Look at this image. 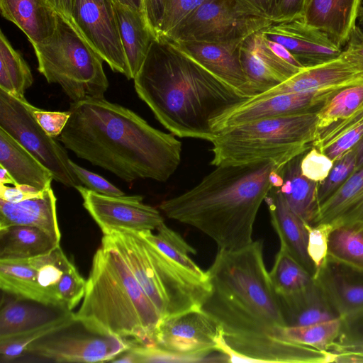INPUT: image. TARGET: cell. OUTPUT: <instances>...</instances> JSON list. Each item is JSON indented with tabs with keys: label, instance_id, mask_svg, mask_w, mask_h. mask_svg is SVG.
<instances>
[{
	"label": "cell",
	"instance_id": "obj_1",
	"mask_svg": "<svg viewBox=\"0 0 363 363\" xmlns=\"http://www.w3.org/2000/svg\"><path fill=\"white\" fill-rule=\"evenodd\" d=\"M59 141L80 159L122 180L167 181L181 161L182 143L132 110L104 97L72 102Z\"/></svg>",
	"mask_w": 363,
	"mask_h": 363
},
{
	"label": "cell",
	"instance_id": "obj_2",
	"mask_svg": "<svg viewBox=\"0 0 363 363\" xmlns=\"http://www.w3.org/2000/svg\"><path fill=\"white\" fill-rule=\"evenodd\" d=\"M134 79V88L172 134L211 142L216 121L248 97L158 36Z\"/></svg>",
	"mask_w": 363,
	"mask_h": 363
},
{
	"label": "cell",
	"instance_id": "obj_3",
	"mask_svg": "<svg viewBox=\"0 0 363 363\" xmlns=\"http://www.w3.org/2000/svg\"><path fill=\"white\" fill-rule=\"evenodd\" d=\"M283 166L273 161L216 166L194 187L159 207L169 218L208 235L218 250H238L253 242L259 208L270 189L282 184Z\"/></svg>",
	"mask_w": 363,
	"mask_h": 363
},
{
	"label": "cell",
	"instance_id": "obj_4",
	"mask_svg": "<svg viewBox=\"0 0 363 363\" xmlns=\"http://www.w3.org/2000/svg\"><path fill=\"white\" fill-rule=\"evenodd\" d=\"M211 291L201 311L224 340L279 337L286 326L263 257V242L235 251L218 250L206 271Z\"/></svg>",
	"mask_w": 363,
	"mask_h": 363
},
{
	"label": "cell",
	"instance_id": "obj_5",
	"mask_svg": "<svg viewBox=\"0 0 363 363\" xmlns=\"http://www.w3.org/2000/svg\"><path fill=\"white\" fill-rule=\"evenodd\" d=\"M74 318L89 332L150 347H156L155 333L162 319L120 253L103 242Z\"/></svg>",
	"mask_w": 363,
	"mask_h": 363
},
{
	"label": "cell",
	"instance_id": "obj_6",
	"mask_svg": "<svg viewBox=\"0 0 363 363\" xmlns=\"http://www.w3.org/2000/svg\"><path fill=\"white\" fill-rule=\"evenodd\" d=\"M103 233L101 242L120 253L162 319L200 309L210 284L186 274L139 232L117 229Z\"/></svg>",
	"mask_w": 363,
	"mask_h": 363
},
{
	"label": "cell",
	"instance_id": "obj_7",
	"mask_svg": "<svg viewBox=\"0 0 363 363\" xmlns=\"http://www.w3.org/2000/svg\"><path fill=\"white\" fill-rule=\"evenodd\" d=\"M317 111L266 118L224 129L211 142L214 166L273 161L284 165L310 150L318 135Z\"/></svg>",
	"mask_w": 363,
	"mask_h": 363
},
{
	"label": "cell",
	"instance_id": "obj_8",
	"mask_svg": "<svg viewBox=\"0 0 363 363\" xmlns=\"http://www.w3.org/2000/svg\"><path fill=\"white\" fill-rule=\"evenodd\" d=\"M33 46L39 72L48 83L59 84L72 102L104 97L108 81L103 60L71 20L57 14L53 34Z\"/></svg>",
	"mask_w": 363,
	"mask_h": 363
},
{
	"label": "cell",
	"instance_id": "obj_9",
	"mask_svg": "<svg viewBox=\"0 0 363 363\" xmlns=\"http://www.w3.org/2000/svg\"><path fill=\"white\" fill-rule=\"evenodd\" d=\"M26 99L0 89V128L25 147L67 187L81 184L72 170L65 146L48 135L37 122Z\"/></svg>",
	"mask_w": 363,
	"mask_h": 363
},
{
	"label": "cell",
	"instance_id": "obj_10",
	"mask_svg": "<svg viewBox=\"0 0 363 363\" xmlns=\"http://www.w3.org/2000/svg\"><path fill=\"white\" fill-rule=\"evenodd\" d=\"M272 23L242 13L234 0H205L163 37L172 42L242 41Z\"/></svg>",
	"mask_w": 363,
	"mask_h": 363
},
{
	"label": "cell",
	"instance_id": "obj_11",
	"mask_svg": "<svg viewBox=\"0 0 363 363\" xmlns=\"http://www.w3.org/2000/svg\"><path fill=\"white\" fill-rule=\"evenodd\" d=\"M71 21L102 60L129 79L113 0H73Z\"/></svg>",
	"mask_w": 363,
	"mask_h": 363
},
{
	"label": "cell",
	"instance_id": "obj_12",
	"mask_svg": "<svg viewBox=\"0 0 363 363\" xmlns=\"http://www.w3.org/2000/svg\"><path fill=\"white\" fill-rule=\"evenodd\" d=\"M240 55L251 98L272 89L304 69L283 45L267 39L261 30L243 40Z\"/></svg>",
	"mask_w": 363,
	"mask_h": 363
},
{
	"label": "cell",
	"instance_id": "obj_13",
	"mask_svg": "<svg viewBox=\"0 0 363 363\" xmlns=\"http://www.w3.org/2000/svg\"><path fill=\"white\" fill-rule=\"evenodd\" d=\"M219 329L201 309L192 310L172 318L162 319L155 333L156 347L168 352L201 357L205 362H226V356L218 351Z\"/></svg>",
	"mask_w": 363,
	"mask_h": 363
},
{
	"label": "cell",
	"instance_id": "obj_14",
	"mask_svg": "<svg viewBox=\"0 0 363 363\" xmlns=\"http://www.w3.org/2000/svg\"><path fill=\"white\" fill-rule=\"evenodd\" d=\"M74 188L83 199L84 208L103 233L117 229L152 231L164 223L160 211L145 204L142 196H107L92 191L81 184Z\"/></svg>",
	"mask_w": 363,
	"mask_h": 363
},
{
	"label": "cell",
	"instance_id": "obj_15",
	"mask_svg": "<svg viewBox=\"0 0 363 363\" xmlns=\"http://www.w3.org/2000/svg\"><path fill=\"white\" fill-rule=\"evenodd\" d=\"M132 346L125 339L112 335H59V332L45 337L26 350L36 356L57 362H111Z\"/></svg>",
	"mask_w": 363,
	"mask_h": 363
},
{
	"label": "cell",
	"instance_id": "obj_16",
	"mask_svg": "<svg viewBox=\"0 0 363 363\" xmlns=\"http://www.w3.org/2000/svg\"><path fill=\"white\" fill-rule=\"evenodd\" d=\"M218 351L228 356L229 362H335L336 354L276 336H261L225 340L220 332Z\"/></svg>",
	"mask_w": 363,
	"mask_h": 363
},
{
	"label": "cell",
	"instance_id": "obj_17",
	"mask_svg": "<svg viewBox=\"0 0 363 363\" xmlns=\"http://www.w3.org/2000/svg\"><path fill=\"white\" fill-rule=\"evenodd\" d=\"M336 91L286 93L262 99L250 98L218 119L213 130L217 135L224 129L255 121L318 111Z\"/></svg>",
	"mask_w": 363,
	"mask_h": 363
},
{
	"label": "cell",
	"instance_id": "obj_18",
	"mask_svg": "<svg viewBox=\"0 0 363 363\" xmlns=\"http://www.w3.org/2000/svg\"><path fill=\"white\" fill-rule=\"evenodd\" d=\"M261 32L267 39L283 45L304 68L334 60L342 52L325 33L303 18L272 23Z\"/></svg>",
	"mask_w": 363,
	"mask_h": 363
},
{
	"label": "cell",
	"instance_id": "obj_19",
	"mask_svg": "<svg viewBox=\"0 0 363 363\" xmlns=\"http://www.w3.org/2000/svg\"><path fill=\"white\" fill-rule=\"evenodd\" d=\"M362 83L363 67L341 54L330 61L306 67L283 83L251 99H262L286 93L335 91Z\"/></svg>",
	"mask_w": 363,
	"mask_h": 363
},
{
	"label": "cell",
	"instance_id": "obj_20",
	"mask_svg": "<svg viewBox=\"0 0 363 363\" xmlns=\"http://www.w3.org/2000/svg\"><path fill=\"white\" fill-rule=\"evenodd\" d=\"M314 280L340 318L363 309L362 269L328 255Z\"/></svg>",
	"mask_w": 363,
	"mask_h": 363
},
{
	"label": "cell",
	"instance_id": "obj_21",
	"mask_svg": "<svg viewBox=\"0 0 363 363\" xmlns=\"http://www.w3.org/2000/svg\"><path fill=\"white\" fill-rule=\"evenodd\" d=\"M242 41L171 42L218 78L251 98L240 61V50Z\"/></svg>",
	"mask_w": 363,
	"mask_h": 363
},
{
	"label": "cell",
	"instance_id": "obj_22",
	"mask_svg": "<svg viewBox=\"0 0 363 363\" xmlns=\"http://www.w3.org/2000/svg\"><path fill=\"white\" fill-rule=\"evenodd\" d=\"M264 201L272 225L279 237L280 247L314 278L317 267L308 252L307 224L290 208L278 187L270 189Z\"/></svg>",
	"mask_w": 363,
	"mask_h": 363
},
{
	"label": "cell",
	"instance_id": "obj_23",
	"mask_svg": "<svg viewBox=\"0 0 363 363\" xmlns=\"http://www.w3.org/2000/svg\"><path fill=\"white\" fill-rule=\"evenodd\" d=\"M319 224L363 230V167L319 206L311 226Z\"/></svg>",
	"mask_w": 363,
	"mask_h": 363
},
{
	"label": "cell",
	"instance_id": "obj_24",
	"mask_svg": "<svg viewBox=\"0 0 363 363\" xmlns=\"http://www.w3.org/2000/svg\"><path fill=\"white\" fill-rule=\"evenodd\" d=\"M12 225L38 228L60 242L61 234L57 216V198L52 186L40 195L20 202L0 199V229Z\"/></svg>",
	"mask_w": 363,
	"mask_h": 363
},
{
	"label": "cell",
	"instance_id": "obj_25",
	"mask_svg": "<svg viewBox=\"0 0 363 363\" xmlns=\"http://www.w3.org/2000/svg\"><path fill=\"white\" fill-rule=\"evenodd\" d=\"M362 0H306L303 20L342 48L356 25Z\"/></svg>",
	"mask_w": 363,
	"mask_h": 363
},
{
	"label": "cell",
	"instance_id": "obj_26",
	"mask_svg": "<svg viewBox=\"0 0 363 363\" xmlns=\"http://www.w3.org/2000/svg\"><path fill=\"white\" fill-rule=\"evenodd\" d=\"M0 9L33 45L48 40L55 30L58 13L47 0H0Z\"/></svg>",
	"mask_w": 363,
	"mask_h": 363
},
{
	"label": "cell",
	"instance_id": "obj_27",
	"mask_svg": "<svg viewBox=\"0 0 363 363\" xmlns=\"http://www.w3.org/2000/svg\"><path fill=\"white\" fill-rule=\"evenodd\" d=\"M277 294L286 326H303L340 318L315 280L300 290Z\"/></svg>",
	"mask_w": 363,
	"mask_h": 363
},
{
	"label": "cell",
	"instance_id": "obj_28",
	"mask_svg": "<svg viewBox=\"0 0 363 363\" xmlns=\"http://www.w3.org/2000/svg\"><path fill=\"white\" fill-rule=\"evenodd\" d=\"M114 6L129 69V79H133L157 36L150 26L143 11L118 3H114Z\"/></svg>",
	"mask_w": 363,
	"mask_h": 363
},
{
	"label": "cell",
	"instance_id": "obj_29",
	"mask_svg": "<svg viewBox=\"0 0 363 363\" xmlns=\"http://www.w3.org/2000/svg\"><path fill=\"white\" fill-rule=\"evenodd\" d=\"M0 166L15 185H28L40 191L51 187V172L4 129L0 128Z\"/></svg>",
	"mask_w": 363,
	"mask_h": 363
},
{
	"label": "cell",
	"instance_id": "obj_30",
	"mask_svg": "<svg viewBox=\"0 0 363 363\" xmlns=\"http://www.w3.org/2000/svg\"><path fill=\"white\" fill-rule=\"evenodd\" d=\"M305 152L282 167L279 172L282 184L278 188L290 208L308 225H311L318 208V183L306 178L301 172V162Z\"/></svg>",
	"mask_w": 363,
	"mask_h": 363
},
{
	"label": "cell",
	"instance_id": "obj_31",
	"mask_svg": "<svg viewBox=\"0 0 363 363\" xmlns=\"http://www.w3.org/2000/svg\"><path fill=\"white\" fill-rule=\"evenodd\" d=\"M59 245L60 242L36 227L12 225L0 229V259L37 257Z\"/></svg>",
	"mask_w": 363,
	"mask_h": 363
},
{
	"label": "cell",
	"instance_id": "obj_32",
	"mask_svg": "<svg viewBox=\"0 0 363 363\" xmlns=\"http://www.w3.org/2000/svg\"><path fill=\"white\" fill-rule=\"evenodd\" d=\"M60 309L61 308L15 297V300L1 306L0 339L40 326L67 312L57 313V310Z\"/></svg>",
	"mask_w": 363,
	"mask_h": 363
},
{
	"label": "cell",
	"instance_id": "obj_33",
	"mask_svg": "<svg viewBox=\"0 0 363 363\" xmlns=\"http://www.w3.org/2000/svg\"><path fill=\"white\" fill-rule=\"evenodd\" d=\"M157 233L151 230L139 232L151 241L172 262L193 278L203 283L209 284L207 272L203 271L191 258L196 250L189 245L177 232L169 228L164 223L160 225Z\"/></svg>",
	"mask_w": 363,
	"mask_h": 363
},
{
	"label": "cell",
	"instance_id": "obj_34",
	"mask_svg": "<svg viewBox=\"0 0 363 363\" xmlns=\"http://www.w3.org/2000/svg\"><path fill=\"white\" fill-rule=\"evenodd\" d=\"M0 287L16 298L44 304L36 281V270L30 259H0Z\"/></svg>",
	"mask_w": 363,
	"mask_h": 363
},
{
	"label": "cell",
	"instance_id": "obj_35",
	"mask_svg": "<svg viewBox=\"0 0 363 363\" xmlns=\"http://www.w3.org/2000/svg\"><path fill=\"white\" fill-rule=\"evenodd\" d=\"M33 83L31 71L21 54L0 32V89L19 99Z\"/></svg>",
	"mask_w": 363,
	"mask_h": 363
},
{
	"label": "cell",
	"instance_id": "obj_36",
	"mask_svg": "<svg viewBox=\"0 0 363 363\" xmlns=\"http://www.w3.org/2000/svg\"><path fill=\"white\" fill-rule=\"evenodd\" d=\"M30 260L36 270V281L44 304L62 309L57 298V289L65 270L72 262L60 245L50 253Z\"/></svg>",
	"mask_w": 363,
	"mask_h": 363
},
{
	"label": "cell",
	"instance_id": "obj_37",
	"mask_svg": "<svg viewBox=\"0 0 363 363\" xmlns=\"http://www.w3.org/2000/svg\"><path fill=\"white\" fill-rule=\"evenodd\" d=\"M75 323L77 322L75 320L74 313L69 311L40 326L0 339L1 361L9 362L19 357L33 342L66 330Z\"/></svg>",
	"mask_w": 363,
	"mask_h": 363
},
{
	"label": "cell",
	"instance_id": "obj_38",
	"mask_svg": "<svg viewBox=\"0 0 363 363\" xmlns=\"http://www.w3.org/2000/svg\"><path fill=\"white\" fill-rule=\"evenodd\" d=\"M363 108V83L336 91L317 111L319 130L351 117Z\"/></svg>",
	"mask_w": 363,
	"mask_h": 363
},
{
	"label": "cell",
	"instance_id": "obj_39",
	"mask_svg": "<svg viewBox=\"0 0 363 363\" xmlns=\"http://www.w3.org/2000/svg\"><path fill=\"white\" fill-rule=\"evenodd\" d=\"M269 276L278 294L300 290L314 281L313 277L281 247Z\"/></svg>",
	"mask_w": 363,
	"mask_h": 363
},
{
	"label": "cell",
	"instance_id": "obj_40",
	"mask_svg": "<svg viewBox=\"0 0 363 363\" xmlns=\"http://www.w3.org/2000/svg\"><path fill=\"white\" fill-rule=\"evenodd\" d=\"M340 323V318H336L303 326H284L280 330L279 337L319 350L328 351L338 335Z\"/></svg>",
	"mask_w": 363,
	"mask_h": 363
},
{
	"label": "cell",
	"instance_id": "obj_41",
	"mask_svg": "<svg viewBox=\"0 0 363 363\" xmlns=\"http://www.w3.org/2000/svg\"><path fill=\"white\" fill-rule=\"evenodd\" d=\"M328 255L363 269V230L333 229L328 238Z\"/></svg>",
	"mask_w": 363,
	"mask_h": 363
},
{
	"label": "cell",
	"instance_id": "obj_42",
	"mask_svg": "<svg viewBox=\"0 0 363 363\" xmlns=\"http://www.w3.org/2000/svg\"><path fill=\"white\" fill-rule=\"evenodd\" d=\"M338 335L328 352L363 355V309L340 318Z\"/></svg>",
	"mask_w": 363,
	"mask_h": 363
},
{
	"label": "cell",
	"instance_id": "obj_43",
	"mask_svg": "<svg viewBox=\"0 0 363 363\" xmlns=\"http://www.w3.org/2000/svg\"><path fill=\"white\" fill-rule=\"evenodd\" d=\"M355 147L342 157L335 161L328 177L323 182L318 183V207L332 196L356 170Z\"/></svg>",
	"mask_w": 363,
	"mask_h": 363
},
{
	"label": "cell",
	"instance_id": "obj_44",
	"mask_svg": "<svg viewBox=\"0 0 363 363\" xmlns=\"http://www.w3.org/2000/svg\"><path fill=\"white\" fill-rule=\"evenodd\" d=\"M333 163L323 152L312 146L303 156L301 170L306 178L320 183L328 177Z\"/></svg>",
	"mask_w": 363,
	"mask_h": 363
},
{
	"label": "cell",
	"instance_id": "obj_45",
	"mask_svg": "<svg viewBox=\"0 0 363 363\" xmlns=\"http://www.w3.org/2000/svg\"><path fill=\"white\" fill-rule=\"evenodd\" d=\"M204 1L205 0H167L158 36L167 35Z\"/></svg>",
	"mask_w": 363,
	"mask_h": 363
},
{
	"label": "cell",
	"instance_id": "obj_46",
	"mask_svg": "<svg viewBox=\"0 0 363 363\" xmlns=\"http://www.w3.org/2000/svg\"><path fill=\"white\" fill-rule=\"evenodd\" d=\"M133 354L135 363L140 362H204L201 357L174 354L157 347L135 345L128 349Z\"/></svg>",
	"mask_w": 363,
	"mask_h": 363
},
{
	"label": "cell",
	"instance_id": "obj_47",
	"mask_svg": "<svg viewBox=\"0 0 363 363\" xmlns=\"http://www.w3.org/2000/svg\"><path fill=\"white\" fill-rule=\"evenodd\" d=\"M308 252L318 268L328 256V238L333 228L325 224L308 225Z\"/></svg>",
	"mask_w": 363,
	"mask_h": 363
},
{
	"label": "cell",
	"instance_id": "obj_48",
	"mask_svg": "<svg viewBox=\"0 0 363 363\" xmlns=\"http://www.w3.org/2000/svg\"><path fill=\"white\" fill-rule=\"evenodd\" d=\"M69 165L81 184L88 189L107 196H123L124 193L103 177L89 171L70 160Z\"/></svg>",
	"mask_w": 363,
	"mask_h": 363
},
{
	"label": "cell",
	"instance_id": "obj_49",
	"mask_svg": "<svg viewBox=\"0 0 363 363\" xmlns=\"http://www.w3.org/2000/svg\"><path fill=\"white\" fill-rule=\"evenodd\" d=\"M362 123H363V108L347 119L334 123L319 130L318 138L313 145L321 151L341 135Z\"/></svg>",
	"mask_w": 363,
	"mask_h": 363
},
{
	"label": "cell",
	"instance_id": "obj_50",
	"mask_svg": "<svg viewBox=\"0 0 363 363\" xmlns=\"http://www.w3.org/2000/svg\"><path fill=\"white\" fill-rule=\"evenodd\" d=\"M29 106L33 116L48 135L55 138L61 135L70 118L69 110L52 111L36 108L30 104Z\"/></svg>",
	"mask_w": 363,
	"mask_h": 363
},
{
	"label": "cell",
	"instance_id": "obj_51",
	"mask_svg": "<svg viewBox=\"0 0 363 363\" xmlns=\"http://www.w3.org/2000/svg\"><path fill=\"white\" fill-rule=\"evenodd\" d=\"M363 137V123L347 131L325 146L321 152L335 162L352 150Z\"/></svg>",
	"mask_w": 363,
	"mask_h": 363
},
{
	"label": "cell",
	"instance_id": "obj_52",
	"mask_svg": "<svg viewBox=\"0 0 363 363\" xmlns=\"http://www.w3.org/2000/svg\"><path fill=\"white\" fill-rule=\"evenodd\" d=\"M244 13L272 21L279 0H234Z\"/></svg>",
	"mask_w": 363,
	"mask_h": 363
},
{
	"label": "cell",
	"instance_id": "obj_53",
	"mask_svg": "<svg viewBox=\"0 0 363 363\" xmlns=\"http://www.w3.org/2000/svg\"><path fill=\"white\" fill-rule=\"evenodd\" d=\"M306 1V0H279L272 21L279 23L303 18Z\"/></svg>",
	"mask_w": 363,
	"mask_h": 363
},
{
	"label": "cell",
	"instance_id": "obj_54",
	"mask_svg": "<svg viewBox=\"0 0 363 363\" xmlns=\"http://www.w3.org/2000/svg\"><path fill=\"white\" fill-rule=\"evenodd\" d=\"M346 44L342 55L363 67V30L359 26H354Z\"/></svg>",
	"mask_w": 363,
	"mask_h": 363
},
{
	"label": "cell",
	"instance_id": "obj_55",
	"mask_svg": "<svg viewBox=\"0 0 363 363\" xmlns=\"http://www.w3.org/2000/svg\"><path fill=\"white\" fill-rule=\"evenodd\" d=\"M146 19L157 35H159L163 21L167 0H142Z\"/></svg>",
	"mask_w": 363,
	"mask_h": 363
},
{
	"label": "cell",
	"instance_id": "obj_56",
	"mask_svg": "<svg viewBox=\"0 0 363 363\" xmlns=\"http://www.w3.org/2000/svg\"><path fill=\"white\" fill-rule=\"evenodd\" d=\"M32 197L24 193L17 186L10 187L0 184V199L2 200L16 203Z\"/></svg>",
	"mask_w": 363,
	"mask_h": 363
},
{
	"label": "cell",
	"instance_id": "obj_57",
	"mask_svg": "<svg viewBox=\"0 0 363 363\" xmlns=\"http://www.w3.org/2000/svg\"><path fill=\"white\" fill-rule=\"evenodd\" d=\"M58 14L71 20L73 0H47Z\"/></svg>",
	"mask_w": 363,
	"mask_h": 363
},
{
	"label": "cell",
	"instance_id": "obj_58",
	"mask_svg": "<svg viewBox=\"0 0 363 363\" xmlns=\"http://www.w3.org/2000/svg\"><path fill=\"white\" fill-rule=\"evenodd\" d=\"M113 1L143 11L142 0H113Z\"/></svg>",
	"mask_w": 363,
	"mask_h": 363
},
{
	"label": "cell",
	"instance_id": "obj_59",
	"mask_svg": "<svg viewBox=\"0 0 363 363\" xmlns=\"http://www.w3.org/2000/svg\"><path fill=\"white\" fill-rule=\"evenodd\" d=\"M356 149V169L363 167V137L355 147Z\"/></svg>",
	"mask_w": 363,
	"mask_h": 363
},
{
	"label": "cell",
	"instance_id": "obj_60",
	"mask_svg": "<svg viewBox=\"0 0 363 363\" xmlns=\"http://www.w3.org/2000/svg\"><path fill=\"white\" fill-rule=\"evenodd\" d=\"M0 184L15 185L13 179L7 170L1 166H0Z\"/></svg>",
	"mask_w": 363,
	"mask_h": 363
},
{
	"label": "cell",
	"instance_id": "obj_61",
	"mask_svg": "<svg viewBox=\"0 0 363 363\" xmlns=\"http://www.w3.org/2000/svg\"><path fill=\"white\" fill-rule=\"evenodd\" d=\"M357 21L359 22V26L363 30V6L362 5L359 8Z\"/></svg>",
	"mask_w": 363,
	"mask_h": 363
}]
</instances>
